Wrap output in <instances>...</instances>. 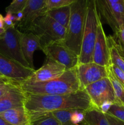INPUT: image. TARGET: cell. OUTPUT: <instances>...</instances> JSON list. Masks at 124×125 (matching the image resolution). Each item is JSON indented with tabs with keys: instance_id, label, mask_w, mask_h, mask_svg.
Instances as JSON below:
<instances>
[{
	"instance_id": "d6a6232c",
	"label": "cell",
	"mask_w": 124,
	"mask_h": 125,
	"mask_svg": "<svg viewBox=\"0 0 124 125\" xmlns=\"http://www.w3.org/2000/svg\"><path fill=\"white\" fill-rule=\"evenodd\" d=\"M113 103L111 102H105L104 103L102 104V106L100 107V111H101V112H102L103 113L106 114L107 112H108V110L109 109L110 107L111 106V105L113 104Z\"/></svg>"
},
{
	"instance_id": "d6986e66",
	"label": "cell",
	"mask_w": 124,
	"mask_h": 125,
	"mask_svg": "<svg viewBox=\"0 0 124 125\" xmlns=\"http://www.w3.org/2000/svg\"><path fill=\"white\" fill-rule=\"evenodd\" d=\"M44 14L49 16L62 26L67 29L70 20L71 6L49 10L45 12Z\"/></svg>"
},
{
	"instance_id": "4dcf8cb0",
	"label": "cell",
	"mask_w": 124,
	"mask_h": 125,
	"mask_svg": "<svg viewBox=\"0 0 124 125\" xmlns=\"http://www.w3.org/2000/svg\"><path fill=\"white\" fill-rule=\"evenodd\" d=\"M15 85H17L16 83L13 82H7V83H3L0 84V98L5 94L9 89L14 87Z\"/></svg>"
},
{
	"instance_id": "ba28073f",
	"label": "cell",
	"mask_w": 124,
	"mask_h": 125,
	"mask_svg": "<svg viewBox=\"0 0 124 125\" xmlns=\"http://www.w3.org/2000/svg\"><path fill=\"white\" fill-rule=\"evenodd\" d=\"M91 100L94 108L100 109L105 102H116L113 86L108 77L88 85L85 89Z\"/></svg>"
},
{
	"instance_id": "f35d334b",
	"label": "cell",
	"mask_w": 124,
	"mask_h": 125,
	"mask_svg": "<svg viewBox=\"0 0 124 125\" xmlns=\"http://www.w3.org/2000/svg\"><path fill=\"white\" fill-rule=\"evenodd\" d=\"M4 83V82H1V81H0V84H1V83Z\"/></svg>"
},
{
	"instance_id": "7c38bea8",
	"label": "cell",
	"mask_w": 124,
	"mask_h": 125,
	"mask_svg": "<svg viewBox=\"0 0 124 125\" xmlns=\"http://www.w3.org/2000/svg\"><path fill=\"white\" fill-rule=\"evenodd\" d=\"M66 70L64 65L46 57L44 64L40 69L35 70L32 75L23 83L35 84L49 81L59 78Z\"/></svg>"
},
{
	"instance_id": "f546056e",
	"label": "cell",
	"mask_w": 124,
	"mask_h": 125,
	"mask_svg": "<svg viewBox=\"0 0 124 125\" xmlns=\"http://www.w3.org/2000/svg\"><path fill=\"white\" fill-rule=\"evenodd\" d=\"M96 7L101 6H107V5L113 4L124 2V0H94Z\"/></svg>"
},
{
	"instance_id": "ac0fdd59",
	"label": "cell",
	"mask_w": 124,
	"mask_h": 125,
	"mask_svg": "<svg viewBox=\"0 0 124 125\" xmlns=\"http://www.w3.org/2000/svg\"><path fill=\"white\" fill-rule=\"evenodd\" d=\"M0 117L12 125H30V115L24 106L12 108L1 112Z\"/></svg>"
},
{
	"instance_id": "6da1fadb",
	"label": "cell",
	"mask_w": 124,
	"mask_h": 125,
	"mask_svg": "<svg viewBox=\"0 0 124 125\" xmlns=\"http://www.w3.org/2000/svg\"><path fill=\"white\" fill-rule=\"evenodd\" d=\"M24 107L29 115L63 110L87 111L94 108L85 90L65 95H32L26 94Z\"/></svg>"
},
{
	"instance_id": "cb8c5ba5",
	"label": "cell",
	"mask_w": 124,
	"mask_h": 125,
	"mask_svg": "<svg viewBox=\"0 0 124 125\" xmlns=\"http://www.w3.org/2000/svg\"><path fill=\"white\" fill-rule=\"evenodd\" d=\"M106 114L114 116L124 122V104L120 103H114Z\"/></svg>"
},
{
	"instance_id": "d590c367",
	"label": "cell",
	"mask_w": 124,
	"mask_h": 125,
	"mask_svg": "<svg viewBox=\"0 0 124 125\" xmlns=\"http://www.w3.org/2000/svg\"><path fill=\"white\" fill-rule=\"evenodd\" d=\"M0 125H12L7 123V122H6L4 120L2 119L1 117H0Z\"/></svg>"
},
{
	"instance_id": "52a82bcc",
	"label": "cell",
	"mask_w": 124,
	"mask_h": 125,
	"mask_svg": "<svg viewBox=\"0 0 124 125\" xmlns=\"http://www.w3.org/2000/svg\"><path fill=\"white\" fill-rule=\"evenodd\" d=\"M41 51L47 58L51 59L63 65L66 70L76 67L79 63V56L62 42H53L44 45Z\"/></svg>"
},
{
	"instance_id": "3957f363",
	"label": "cell",
	"mask_w": 124,
	"mask_h": 125,
	"mask_svg": "<svg viewBox=\"0 0 124 125\" xmlns=\"http://www.w3.org/2000/svg\"><path fill=\"white\" fill-rule=\"evenodd\" d=\"M89 0H75L71 5V16L63 43L79 56Z\"/></svg>"
},
{
	"instance_id": "277c9868",
	"label": "cell",
	"mask_w": 124,
	"mask_h": 125,
	"mask_svg": "<svg viewBox=\"0 0 124 125\" xmlns=\"http://www.w3.org/2000/svg\"><path fill=\"white\" fill-rule=\"evenodd\" d=\"M100 20V17L97 12L94 0H89L83 34L81 50L79 56V63L92 62L94 47Z\"/></svg>"
},
{
	"instance_id": "ffe728a7",
	"label": "cell",
	"mask_w": 124,
	"mask_h": 125,
	"mask_svg": "<svg viewBox=\"0 0 124 125\" xmlns=\"http://www.w3.org/2000/svg\"><path fill=\"white\" fill-rule=\"evenodd\" d=\"M84 120L86 125H109L105 114L96 108L85 111Z\"/></svg>"
},
{
	"instance_id": "5b68a950",
	"label": "cell",
	"mask_w": 124,
	"mask_h": 125,
	"mask_svg": "<svg viewBox=\"0 0 124 125\" xmlns=\"http://www.w3.org/2000/svg\"><path fill=\"white\" fill-rule=\"evenodd\" d=\"M66 31L67 29L44 14L35 20L30 32L40 37L42 48L51 42L64 41Z\"/></svg>"
},
{
	"instance_id": "60d3db41",
	"label": "cell",
	"mask_w": 124,
	"mask_h": 125,
	"mask_svg": "<svg viewBox=\"0 0 124 125\" xmlns=\"http://www.w3.org/2000/svg\"></svg>"
},
{
	"instance_id": "8992f818",
	"label": "cell",
	"mask_w": 124,
	"mask_h": 125,
	"mask_svg": "<svg viewBox=\"0 0 124 125\" xmlns=\"http://www.w3.org/2000/svg\"><path fill=\"white\" fill-rule=\"evenodd\" d=\"M21 34V32L16 27L6 29L4 35L0 39V53L25 67L30 68L22 52Z\"/></svg>"
},
{
	"instance_id": "603a6c76",
	"label": "cell",
	"mask_w": 124,
	"mask_h": 125,
	"mask_svg": "<svg viewBox=\"0 0 124 125\" xmlns=\"http://www.w3.org/2000/svg\"><path fill=\"white\" fill-rule=\"evenodd\" d=\"M108 78L113 86L116 102L124 104V87L113 74L110 65L108 67ZM115 102V103H116Z\"/></svg>"
},
{
	"instance_id": "8d00e7d4",
	"label": "cell",
	"mask_w": 124,
	"mask_h": 125,
	"mask_svg": "<svg viewBox=\"0 0 124 125\" xmlns=\"http://www.w3.org/2000/svg\"><path fill=\"white\" fill-rule=\"evenodd\" d=\"M115 45H116V47H117V48L118 51H119V54H120V56H121L122 57V58L124 59V51H123L122 50H121V49H120V48H119V47H118L117 46V45H116V43H115Z\"/></svg>"
},
{
	"instance_id": "ab89813d",
	"label": "cell",
	"mask_w": 124,
	"mask_h": 125,
	"mask_svg": "<svg viewBox=\"0 0 124 125\" xmlns=\"http://www.w3.org/2000/svg\"><path fill=\"white\" fill-rule=\"evenodd\" d=\"M1 75H2V74H1Z\"/></svg>"
},
{
	"instance_id": "4316f807",
	"label": "cell",
	"mask_w": 124,
	"mask_h": 125,
	"mask_svg": "<svg viewBox=\"0 0 124 125\" xmlns=\"http://www.w3.org/2000/svg\"><path fill=\"white\" fill-rule=\"evenodd\" d=\"M116 45L120 49L124 51V25L122 26L114 33L113 37Z\"/></svg>"
},
{
	"instance_id": "4fadbf2b",
	"label": "cell",
	"mask_w": 124,
	"mask_h": 125,
	"mask_svg": "<svg viewBox=\"0 0 124 125\" xmlns=\"http://www.w3.org/2000/svg\"><path fill=\"white\" fill-rule=\"evenodd\" d=\"M92 62L104 67H109L111 65L109 42L103 29L101 19L97 28V37L92 54Z\"/></svg>"
},
{
	"instance_id": "9c48e42d",
	"label": "cell",
	"mask_w": 124,
	"mask_h": 125,
	"mask_svg": "<svg viewBox=\"0 0 124 125\" xmlns=\"http://www.w3.org/2000/svg\"><path fill=\"white\" fill-rule=\"evenodd\" d=\"M35 71L0 53V74L10 81L19 85L31 76Z\"/></svg>"
},
{
	"instance_id": "9a60e30c",
	"label": "cell",
	"mask_w": 124,
	"mask_h": 125,
	"mask_svg": "<svg viewBox=\"0 0 124 125\" xmlns=\"http://www.w3.org/2000/svg\"><path fill=\"white\" fill-rule=\"evenodd\" d=\"M20 43L24 58L28 62L30 68L34 69V54L36 50H41L40 37L32 32H21Z\"/></svg>"
},
{
	"instance_id": "7a4b0ae2",
	"label": "cell",
	"mask_w": 124,
	"mask_h": 125,
	"mask_svg": "<svg viewBox=\"0 0 124 125\" xmlns=\"http://www.w3.org/2000/svg\"><path fill=\"white\" fill-rule=\"evenodd\" d=\"M19 87L26 94L32 95H65L81 90L76 67L67 70L59 78L44 83H22Z\"/></svg>"
},
{
	"instance_id": "836d02e7",
	"label": "cell",
	"mask_w": 124,
	"mask_h": 125,
	"mask_svg": "<svg viewBox=\"0 0 124 125\" xmlns=\"http://www.w3.org/2000/svg\"><path fill=\"white\" fill-rule=\"evenodd\" d=\"M0 28H4V17L0 13ZM5 29V28H4Z\"/></svg>"
},
{
	"instance_id": "7402d4cb",
	"label": "cell",
	"mask_w": 124,
	"mask_h": 125,
	"mask_svg": "<svg viewBox=\"0 0 124 125\" xmlns=\"http://www.w3.org/2000/svg\"><path fill=\"white\" fill-rule=\"evenodd\" d=\"M109 42L111 63L114 65L124 72V59L119 54L115 45V42L113 36L108 37Z\"/></svg>"
},
{
	"instance_id": "2e32d148",
	"label": "cell",
	"mask_w": 124,
	"mask_h": 125,
	"mask_svg": "<svg viewBox=\"0 0 124 125\" xmlns=\"http://www.w3.org/2000/svg\"><path fill=\"white\" fill-rule=\"evenodd\" d=\"M26 98V93L19 85H15L0 98V113L12 108L24 106Z\"/></svg>"
},
{
	"instance_id": "44dd1931",
	"label": "cell",
	"mask_w": 124,
	"mask_h": 125,
	"mask_svg": "<svg viewBox=\"0 0 124 125\" xmlns=\"http://www.w3.org/2000/svg\"><path fill=\"white\" fill-rule=\"evenodd\" d=\"M29 125H60L52 112L30 115Z\"/></svg>"
},
{
	"instance_id": "e0dca14e",
	"label": "cell",
	"mask_w": 124,
	"mask_h": 125,
	"mask_svg": "<svg viewBox=\"0 0 124 125\" xmlns=\"http://www.w3.org/2000/svg\"><path fill=\"white\" fill-rule=\"evenodd\" d=\"M60 125H85V111L63 110L52 112Z\"/></svg>"
},
{
	"instance_id": "5bb4252c",
	"label": "cell",
	"mask_w": 124,
	"mask_h": 125,
	"mask_svg": "<svg viewBox=\"0 0 124 125\" xmlns=\"http://www.w3.org/2000/svg\"><path fill=\"white\" fill-rule=\"evenodd\" d=\"M101 20L111 28L115 33L124 25V2L96 7Z\"/></svg>"
},
{
	"instance_id": "484cf974",
	"label": "cell",
	"mask_w": 124,
	"mask_h": 125,
	"mask_svg": "<svg viewBox=\"0 0 124 125\" xmlns=\"http://www.w3.org/2000/svg\"><path fill=\"white\" fill-rule=\"evenodd\" d=\"M74 1L75 0H47L46 12L53 9L71 6Z\"/></svg>"
},
{
	"instance_id": "30bf717a",
	"label": "cell",
	"mask_w": 124,
	"mask_h": 125,
	"mask_svg": "<svg viewBox=\"0 0 124 125\" xmlns=\"http://www.w3.org/2000/svg\"><path fill=\"white\" fill-rule=\"evenodd\" d=\"M76 70L81 90H85L88 85L108 76V67L94 62L79 63Z\"/></svg>"
},
{
	"instance_id": "d4e9b609",
	"label": "cell",
	"mask_w": 124,
	"mask_h": 125,
	"mask_svg": "<svg viewBox=\"0 0 124 125\" xmlns=\"http://www.w3.org/2000/svg\"><path fill=\"white\" fill-rule=\"evenodd\" d=\"M28 0H12L9 6L6 8V12H10L13 14H17L22 12L25 7Z\"/></svg>"
},
{
	"instance_id": "1f68e13d",
	"label": "cell",
	"mask_w": 124,
	"mask_h": 125,
	"mask_svg": "<svg viewBox=\"0 0 124 125\" xmlns=\"http://www.w3.org/2000/svg\"><path fill=\"white\" fill-rule=\"evenodd\" d=\"M109 125H124V122L108 114H105Z\"/></svg>"
},
{
	"instance_id": "e575fe53",
	"label": "cell",
	"mask_w": 124,
	"mask_h": 125,
	"mask_svg": "<svg viewBox=\"0 0 124 125\" xmlns=\"http://www.w3.org/2000/svg\"><path fill=\"white\" fill-rule=\"evenodd\" d=\"M0 81L1 82H4V83H7V82H12L8 79L7 78H6V77H4V76L0 74Z\"/></svg>"
},
{
	"instance_id": "f1b7e54d",
	"label": "cell",
	"mask_w": 124,
	"mask_h": 125,
	"mask_svg": "<svg viewBox=\"0 0 124 125\" xmlns=\"http://www.w3.org/2000/svg\"><path fill=\"white\" fill-rule=\"evenodd\" d=\"M110 67L112 71H113V74H114L115 78L122 84L124 87V72L122 70H120V68H118L117 67H116L114 65L112 64V63H111Z\"/></svg>"
},
{
	"instance_id": "83f0119b",
	"label": "cell",
	"mask_w": 124,
	"mask_h": 125,
	"mask_svg": "<svg viewBox=\"0 0 124 125\" xmlns=\"http://www.w3.org/2000/svg\"><path fill=\"white\" fill-rule=\"evenodd\" d=\"M4 28H13L16 27L17 23V17L16 14H13L10 12H6V15L4 17Z\"/></svg>"
},
{
	"instance_id": "74e56055",
	"label": "cell",
	"mask_w": 124,
	"mask_h": 125,
	"mask_svg": "<svg viewBox=\"0 0 124 125\" xmlns=\"http://www.w3.org/2000/svg\"><path fill=\"white\" fill-rule=\"evenodd\" d=\"M6 32V29L4 28H0V39L2 37Z\"/></svg>"
},
{
	"instance_id": "8fae6325",
	"label": "cell",
	"mask_w": 124,
	"mask_h": 125,
	"mask_svg": "<svg viewBox=\"0 0 124 125\" xmlns=\"http://www.w3.org/2000/svg\"><path fill=\"white\" fill-rule=\"evenodd\" d=\"M47 0H28L24 8L23 18L17 24V28L22 32H30L33 23L40 16L46 12Z\"/></svg>"
}]
</instances>
